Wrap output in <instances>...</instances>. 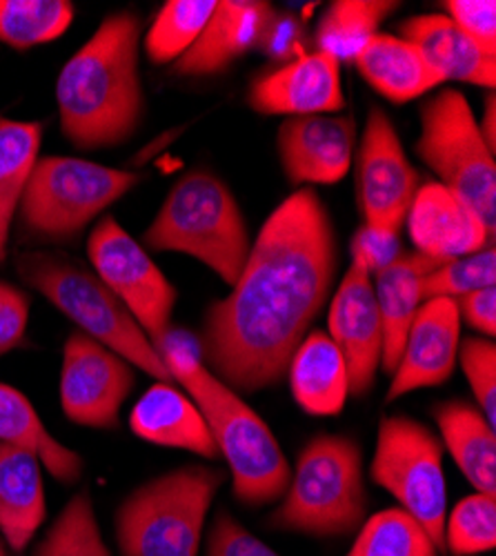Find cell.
Segmentation results:
<instances>
[{"instance_id":"27","label":"cell","mask_w":496,"mask_h":556,"mask_svg":"<svg viewBox=\"0 0 496 556\" xmlns=\"http://www.w3.org/2000/svg\"><path fill=\"white\" fill-rule=\"evenodd\" d=\"M0 443L31 452L42 468L65 485H74L82 477V456L44 428L31 401L8 383H0Z\"/></svg>"},{"instance_id":"4","label":"cell","mask_w":496,"mask_h":556,"mask_svg":"<svg viewBox=\"0 0 496 556\" xmlns=\"http://www.w3.org/2000/svg\"><path fill=\"white\" fill-rule=\"evenodd\" d=\"M143 248L192 256L232 288L247 263L252 239L228 182L209 169H190L174 182L143 231Z\"/></svg>"},{"instance_id":"22","label":"cell","mask_w":496,"mask_h":556,"mask_svg":"<svg viewBox=\"0 0 496 556\" xmlns=\"http://www.w3.org/2000/svg\"><path fill=\"white\" fill-rule=\"evenodd\" d=\"M42 463L27 450L0 443V539L23 554L48 519Z\"/></svg>"},{"instance_id":"6","label":"cell","mask_w":496,"mask_h":556,"mask_svg":"<svg viewBox=\"0 0 496 556\" xmlns=\"http://www.w3.org/2000/svg\"><path fill=\"white\" fill-rule=\"evenodd\" d=\"M23 281L65 314L78 332L99 341L156 381L174 383L143 328L97 271L61 252H25L16 258Z\"/></svg>"},{"instance_id":"15","label":"cell","mask_w":496,"mask_h":556,"mask_svg":"<svg viewBox=\"0 0 496 556\" xmlns=\"http://www.w3.org/2000/svg\"><path fill=\"white\" fill-rule=\"evenodd\" d=\"M461 343V320L455 299L423 301L405 337L385 401L438 388L455 375Z\"/></svg>"},{"instance_id":"28","label":"cell","mask_w":496,"mask_h":556,"mask_svg":"<svg viewBox=\"0 0 496 556\" xmlns=\"http://www.w3.org/2000/svg\"><path fill=\"white\" fill-rule=\"evenodd\" d=\"M42 143V125L0 116V263Z\"/></svg>"},{"instance_id":"21","label":"cell","mask_w":496,"mask_h":556,"mask_svg":"<svg viewBox=\"0 0 496 556\" xmlns=\"http://www.w3.org/2000/svg\"><path fill=\"white\" fill-rule=\"evenodd\" d=\"M400 38L423 54L445 78L494 89L496 56L485 52L445 14H421L398 25Z\"/></svg>"},{"instance_id":"11","label":"cell","mask_w":496,"mask_h":556,"mask_svg":"<svg viewBox=\"0 0 496 556\" xmlns=\"http://www.w3.org/2000/svg\"><path fill=\"white\" fill-rule=\"evenodd\" d=\"M87 254L97 276L137 318L156 348L171 330V314L178 301L169 278L114 216L94 225L87 239Z\"/></svg>"},{"instance_id":"30","label":"cell","mask_w":496,"mask_h":556,"mask_svg":"<svg viewBox=\"0 0 496 556\" xmlns=\"http://www.w3.org/2000/svg\"><path fill=\"white\" fill-rule=\"evenodd\" d=\"M76 16L69 0H0V42L31 50L61 38Z\"/></svg>"},{"instance_id":"10","label":"cell","mask_w":496,"mask_h":556,"mask_svg":"<svg viewBox=\"0 0 496 556\" xmlns=\"http://www.w3.org/2000/svg\"><path fill=\"white\" fill-rule=\"evenodd\" d=\"M370 479L392 494L445 554L447 483L438 437L405 414L383 416Z\"/></svg>"},{"instance_id":"37","label":"cell","mask_w":496,"mask_h":556,"mask_svg":"<svg viewBox=\"0 0 496 556\" xmlns=\"http://www.w3.org/2000/svg\"><path fill=\"white\" fill-rule=\"evenodd\" d=\"M400 231L381 229L372 225H360L349 241V256L352 263L364 267L370 276L387 269L403 256Z\"/></svg>"},{"instance_id":"26","label":"cell","mask_w":496,"mask_h":556,"mask_svg":"<svg viewBox=\"0 0 496 556\" xmlns=\"http://www.w3.org/2000/svg\"><path fill=\"white\" fill-rule=\"evenodd\" d=\"M434 421L461 475L476 492L496 496V430L481 409L466 401H445L434 407Z\"/></svg>"},{"instance_id":"5","label":"cell","mask_w":496,"mask_h":556,"mask_svg":"<svg viewBox=\"0 0 496 556\" xmlns=\"http://www.w3.org/2000/svg\"><path fill=\"white\" fill-rule=\"evenodd\" d=\"M269 528L336 539L354 534L368 515L364 450L345 434H319L298 452Z\"/></svg>"},{"instance_id":"19","label":"cell","mask_w":496,"mask_h":556,"mask_svg":"<svg viewBox=\"0 0 496 556\" xmlns=\"http://www.w3.org/2000/svg\"><path fill=\"white\" fill-rule=\"evenodd\" d=\"M275 14V8L260 0H218L196 42L171 65L174 74L199 78L225 72L258 48Z\"/></svg>"},{"instance_id":"34","label":"cell","mask_w":496,"mask_h":556,"mask_svg":"<svg viewBox=\"0 0 496 556\" xmlns=\"http://www.w3.org/2000/svg\"><path fill=\"white\" fill-rule=\"evenodd\" d=\"M496 545V498L472 494L461 498L445 519V552L481 556Z\"/></svg>"},{"instance_id":"9","label":"cell","mask_w":496,"mask_h":556,"mask_svg":"<svg viewBox=\"0 0 496 556\" xmlns=\"http://www.w3.org/2000/svg\"><path fill=\"white\" fill-rule=\"evenodd\" d=\"M419 159L457 192L496 237V163L485 146L479 121L459 89H441L421 105Z\"/></svg>"},{"instance_id":"24","label":"cell","mask_w":496,"mask_h":556,"mask_svg":"<svg viewBox=\"0 0 496 556\" xmlns=\"http://www.w3.org/2000/svg\"><path fill=\"white\" fill-rule=\"evenodd\" d=\"M354 63L374 91L398 105L425 97L445 83L415 45L394 34L372 36Z\"/></svg>"},{"instance_id":"13","label":"cell","mask_w":496,"mask_h":556,"mask_svg":"<svg viewBox=\"0 0 496 556\" xmlns=\"http://www.w3.org/2000/svg\"><path fill=\"white\" fill-rule=\"evenodd\" d=\"M419 188L394 123L372 108L356 152V201L366 225L400 231Z\"/></svg>"},{"instance_id":"31","label":"cell","mask_w":496,"mask_h":556,"mask_svg":"<svg viewBox=\"0 0 496 556\" xmlns=\"http://www.w3.org/2000/svg\"><path fill=\"white\" fill-rule=\"evenodd\" d=\"M218 0H167L145 34L143 50L154 65H174L212 18Z\"/></svg>"},{"instance_id":"36","label":"cell","mask_w":496,"mask_h":556,"mask_svg":"<svg viewBox=\"0 0 496 556\" xmlns=\"http://www.w3.org/2000/svg\"><path fill=\"white\" fill-rule=\"evenodd\" d=\"M463 375L476 399V407L485 421L496 426V345L485 337H468L459 343V356Z\"/></svg>"},{"instance_id":"44","label":"cell","mask_w":496,"mask_h":556,"mask_svg":"<svg viewBox=\"0 0 496 556\" xmlns=\"http://www.w3.org/2000/svg\"><path fill=\"white\" fill-rule=\"evenodd\" d=\"M0 556H12V552H10V547L5 545L3 539H0Z\"/></svg>"},{"instance_id":"43","label":"cell","mask_w":496,"mask_h":556,"mask_svg":"<svg viewBox=\"0 0 496 556\" xmlns=\"http://www.w3.org/2000/svg\"><path fill=\"white\" fill-rule=\"evenodd\" d=\"M479 131L483 136L485 146L494 152L496 150V99H494V94H487L485 112H483V118L479 123Z\"/></svg>"},{"instance_id":"38","label":"cell","mask_w":496,"mask_h":556,"mask_svg":"<svg viewBox=\"0 0 496 556\" xmlns=\"http://www.w3.org/2000/svg\"><path fill=\"white\" fill-rule=\"evenodd\" d=\"M207 556H281L250 530H245L230 513H218L207 536Z\"/></svg>"},{"instance_id":"33","label":"cell","mask_w":496,"mask_h":556,"mask_svg":"<svg viewBox=\"0 0 496 556\" xmlns=\"http://www.w3.org/2000/svg\"><path fill=\"white\" fill-rule=\"evenodd\" d=\"M34 556H112L97 519L92 494L80 490L67 501L48 534L36 545Z\"/></svg>"},{"instance_id":"18","label":"cell","mask_w":496,"mask_h":556,"mask_svg":"<svg viewBox=\"0 0 496 556\" xmlns=\"http://www.w3.org/2000/svg\"><path fill=\"white\" fill-rule=\"evenodd\" d=\"M405 223L417 252L436 263L494 248V239L479 214L438 180L421 185Z\"/></svg>"},{"instance_id":"14","label":"cell","mask_w":496,"mask_h":556,"mask_svg":"<svg viewBox=\"0 0 496 556\" xmlns=\"http://www.w3.org/2000/svg\"><path fill=\"white\" fill-rule=\"evenodd\" d=\"M328 334L347 363L349 394L366 396L383 358V326L372 276L364 267L349 263L330 303Z\"/></svg>"},{"instance_id":"40","label":"cell","mask_w":496,"mask_h":556,"mask_svg":"<svg viewBox=\"0 0 496 556\" xmlns=\"http://www.w3.org/2000/svg\"><path fill=\"white\" fill-rule=\"evenodd\" d=\"M29 323V296L0 278V356L21 348Z\"/></svg>"},{"instance_id":"12","label":"cell","mask_w":496,"mask_h":556,"mask_svg":"<svg viewBox=\"0 0 496 556\" xmlns=\"http://www.w3.org/2000/svg\"><path fill=\"white\" fill-rule=\"evenodd\" d=\"M137 386L133 365L82 332H72L63 348L61 407L82 428L118 430L120 407Z\"/></svg>"},{"instance_id":"2","label":"cell","mask_w":496,"mask_h":556,"mask_svg":"<svg viewBox=\"0 0 496 556\" xmlns=\"http://www.w3.org/2000/svg\"><path fill=\"white\" fill-rule=\"evenodd\" d=\"M141 36L143 21L137 12H114L61 70L59 123L74 148L85 152L118 148L139 131L145 116L139 74Z\"/></svg>"},{"instance_id":"20","label":"cell","mask_w":496,"mask_h":556,"mask_svg":"<svg viewBox=\"0 0 496 556\" xmlns=\"http://www.w3.org/2000/svg\"><path fill=\"white\" fill-rule=\"evenodd\" d=\"M129 430L139 439L218 458V447L196 403L174 383H154L129 412Z\"/></svg>"},{"instance_id":"3","label":"cell","mask_w":496,"mask_h":556,"mask_svg":"<svg viewBox=\"0 0 496 556\" xmlns=\"http://www.w3.org/2000/svg\"><path fill=\"white\" fill-rule=\"evenodd\" d=\"M171 381L180 383L196 403L218 456L232 475V492L245 507L277 503L290 483L292 470L269 426L234 392L214 377L199 356V345L174 328L156 345Z\"/></svg>"},{"instance_id":"1","label":"cell","mask_w":496,"mask_h":556,"mask_svg":"<svg viewBox=\"0 0 496 556\" xmlns=\"http://www.w3.org/2000/svg\"><path fill=\"white\" fill-rule=\"evenodd\" d=\"M339 267L328 207L298 188L263 223L232 292L205 312L201 352L234 392L275 388L321 314Z\"/></svg>"},{"instance_id":"32","label":"cell","mask_w":496,"mask_h":556,"mask_svg":"<svg viewBox=\"0 0 496 556\" xmlns=\"http://www.w3.org/2000/svg\"><path fill=\"white\" fill-rule=\"evenodd\" d=\"M345 556H441L423 526L400 507L366 519Z\"/></svg>"},{"instance_id":"8","label":"cell","mask_w":496,"mask_h":556,"mask_svg":"<svg viewBox=\"0 0 496 556\" xmlns=\"http://www.w3.org/2000/svg\"><path fill=\"white\" fill-rule=\"evenodd\" d=\"M141 182L139 172L74 156H38L16 220L27 243H76L87 225Z\"/></svg>"},{"instance_id":"42","label":"cell","mask_w":496,"mask_h":556,"mask_svg":"<svg viewBox=\"0 0 496 556\" xmlns=\"http://www.w3.org/2000/svg\"><path fill=\"white\" fill-rule=\"evenodd\" d=\"M459 320L485 339L496 334V288L476 290L455 299Z\"/></svg>"},{"instance_id":"17","label":"cell","mask_w":496,"mask_h":556,"mask_svg":"<svg viewBox=\"0 0 496 556\" xmlns=\"http://www.w3.org/2000/svg\"><path fill=\"white\" fill-rule=\"evenodd\" d=\"M356 125L352 116L317 114L285 118L279 127V159L292 185H334L352 167Z\"/></svg>"},{"instance_id":"16","label":"cell","mask_w":496,"mask_h":556,"mask_svg":"<svg viewBox=\"0 0 496 556\" xmlns=\"http://www.w3.org/2000/svg\"><path fill=\"white\" fill-rule=\"evenodd\" d=\"M247 105L260 116L339 114L345 108L341 63L326 52L301 54L258 76L250 85Z\"/></svg>"},{"instance_id":"29","label":"cell","mask_w":496,"mask_h":556,"mask_svg":"<svg viewBox=\"0 0 496 556\" xmlns=\"http://www.w3.org/2000/svg\"><path fill=\"white\" fill-rule=\"evenodd\" d=\"M396 8L398 3L392 0H336L326 10L314 34L317 52H326L339 63H354Z\"/></svg>"},{"instance_id":"35","label":"cell","mask_w":496,"mask_h":556,"mask_svg":"<svg viewBox=\"0 0 496 556\" xmlns=\"http://www.w3.org/2000/svg\"><path fill=\"white\" fill-rule=\"evenodd\" d=\"M496 283V252L483 248L474 254L441 263L421 278V296L430 299H459L463 294L494 288Z\"/></svg>"},{"instance_id":"23","label":"cell","mask_w":496,"mask_h":556,"mask_svg":"<svg viewBox=\"0 0 496 556\" xmlns=\"http://www.w3.org/2000/svg\"><path fill=\"white\" fill-rule=\"evenodd\" d=\"M290 390L309 416H336L349 396L347 363L328 332L314 330L296 348L290 367Z\"/></svg>"},{"instance_id":"7","label":"cell","mask_w":496,"mask_h":556,"mask_svg":"<svg viewBox=\"0 0 496 556\" xmlns=\"http://www.w3.org/2000/svg\"><path fill=\"white\" fill-rule=\"evenodd\" d=\"M225 470L183 466L129 492L116 509L120 556H199L209 507Z\"/></svg>"},{"instance_id":"41","label":"cell","mask_w":496,"mask_h":556,"mask_svg":"<svg viewBox=\"0 0 496 556\" xmlns=\"http://www.w3.org/2000/svg\"><path fill=\"white\" fill-rule=\"evenodd\" d=\"M258 48L272 56L275 61H294L303 52V27L301 21L294 18L292 14H275V18L269 21L263 40Z\"/></svg>"},{"instance_id":"39","label":"cell","mask_w":496,"mask_h":556,"mask_svg":"<svg viewBox=\"0 0 496 556\" xmlns=\"http://www.w3.org/2000/svg\"><path fill=\"white\" fill-rule=\"evenodd\" d=\"M445 16L466 36L496 56V3L494 0H449Z\"/></svg>"},{"instance_id":"25","label":"cell","mask_w":496,"mask_h":556,"mask_svg":"<svg viewBox=\"0 0 496 556\" xmlns=\"http://www.w3.org/2000/svg\"><path fill=\"white\" fill-rule=\"evenodd\" d=\"M441 263L415 252L403 254L394 265L372 276L377 305L383 326V358L381 367L392 377L398 363L405 337L423 303L421 278Z\"/></svg>"}]
</instances>
